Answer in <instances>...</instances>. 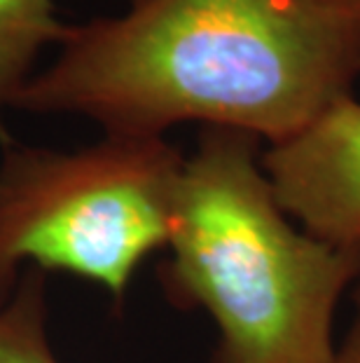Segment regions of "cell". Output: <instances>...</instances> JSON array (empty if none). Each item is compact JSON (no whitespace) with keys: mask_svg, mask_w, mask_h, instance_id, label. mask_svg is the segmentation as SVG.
I'll use <instances>...</instances> for the list:
<instances>
[{"mask_svg":"<svg viewBox=\"0 0 360 363\" xmlns=\"http://www.w3.org/2000/svg\"><path fill=\"white\" fill-rule=\"evenodd\" d=\"M360 12L347 0H132L68 24L12 111L80 115L103 136L197 122L281 143L354 94Z\"/></svg>","mask_w":360,"mask_h":363,"instance_id":"obj_1","label":"cell"},{"mask_svg":"<svg viewBox=\"0 0 360 363\" xmlns=\"http://www.w3.org/2000/svg\"><path fill=\"white\" fill-rule=\"evenodd\" d=\"M347 3H349L351 7H354L356 12H360V0H347Z\"/></svg>","mask_w":360,"mask_h":363,"instance_id":"obj_8","label":"cell"},{"mask_svg":"<svg viewBox=\"0 0 360 363\" xmlns=\"http://www.w3.org/2000/svg\"><path fill=\"white\" fill-rule=\"evenodd\" d=\"M265 143L234 129L199 131L175 190L168 303L218 328L209 363H327L342 296L360 281V246L293 225L262 169Z\"/></svg>","mask_w":360,"mask_h":363,"instance_id":"obj_2","label":"cell"},{"mask_svg":"<svg viewBox=\"0 0 360 363\" xmlns=\"http://www.w3.org/2000/svg\"><path fill=\"white\" fill-rule=\"evenodd\" d=\"M274 197L313 237L360 246V101L327 106L297 134L265 145Z\"/></svg>","mask_w":360,"mask_h":363,"instance_id":"obj_4","label":"cell"},{"mask_svg":"<svg viewBox=\"0 0 360 363\" xmlns=\"http://www.w3.org/2000/svg\"><path fill=\"white\" fill-rule=\"evenodd\" d=\"M66 30L57 0H0V150L12 143L7 113L14 99L37 71V59L59 48Z\"/></svg>","mask_w":360,"mask_h":363,"instance_id":"obj_5","label":"cell"},{"mask_svg":"<svg viewBox=\"0 0 360 363\" xmlns=\"http://www.w3.org/2000/svg\"><path fill=\"white\" fill-rule=\"evenodd\" d=\"M0 363H59L47 340V277L26 269L0 305Z\"/></svg>","mask_w":360,"mask_h":363,"instance_id":"obj_6","label":"cell"},{"mask_svg":"<svg viewBox=\"0 0 360 363\" xmlns=\"http://www.w3.org/2000/svg\"><path fill=\"white\" fill-rule=\"evenodd\" d=\"M354 300V316H351L347 335L339 345H335V352L327 363H360V281L351 289Z\"/></svg>","mask_w":360,"mask_h":363,"instance_id":"obj_7","label":"cell"},{"mask_svg":"<svg viewBox=\"0 0 360 363\" xmlns=\"http://www.w3.org/2000/svg\"><path fill=\"white\" fill-rule=\"evenodd\" d=\"M185 155L166 138L103 136L80 150H0V305L26 269L66 272L117 300L168 244Z\"/></svg>","mask_w":360,"mask_h":363,"instance_id":"obj_3","label":"cell"}]
</instances>
